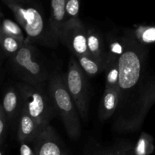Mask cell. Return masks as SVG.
I'll return each mask as SVG.
<instances>
[{"label":"cell","instance_id":"11","mask_svg":"<svg viewBox=\"0 0 155 155\" xmlns=\"http://www.w3.org/2000/svg\"><path fill=\"white\" fill-rule=\"evenodd\" d=\"M120 88L105 87L98 107V116L101 120L109 119L116 112L120 101Z\"/></svg>","mask_w":155,"mask_h":155},{"label":"cell","instance_id":"24","mask_svg":"<svg viewBox=\"0 0 155 155\" xmlns=\"http://www.w3.org/2000/svg\"><path fill=\"white\" fill-rule=\"evenodd\" d=\"M2 17H3V13L2 12V11L0 10V20H1V18H2Z\"/></svg>","mask_w":155,"mask_h":155},{"label":"cell","instance_id":"6","mask_svg":"<svg viewBox=\"0 0 155 155\" xmlns=\"http://www.w3.org/2000/svg\"><path fill=\"white\" fill-rule=\"evenodd\" d=\"M64 76L67 87L75 102L80 118L86 121L89 116L88 81L86 74L80 66L77 58H71Z\"/></svg>","mask_w":155,"mask_h":155},{"label":"cell","instance_id":"21","mask_svg":"<svg viewBox=\"0 0 155 155\" xmlns=\"http://www.w3.org/2000/svg\"><path fill=\"white\" fill-rule=\"evenodd\" d=\"M7 117H6L5 113L2 104H0V148L2 144L3 139L5 138V130H6V122H7Z\"/></svg>","mask_w":155,"mask_h":155},{"label":"cell","instance_id":"5","mask_svg":"<svg viewBox=\"0 0 155 155\" xmlns=\"http://www.w3.org/2000/svg\"><path fill=\"white\" fill-rule=\"evenodd\" d=\"M18 89L22 98L23 108L40 125L49 124L54 108L49 95L47 96L42 90V86L24 83L18 84Z\"/></svg>","mask_w":155,"mask_h":155},{"label":"cell","instance_id":"1","mask_svg":"<svg viewBox=\"0 0 155 155\" xmlns=\"http://www.w3.org/2000/svg\"><path fill=\"white\" fill-rule=\"evenodd\" d=\"M14 14L21 26L27 40L47 47H55L59 42L54 36L49 22H46L43 11L36 0H1Z\"/></svg>","mask_w":155,"mask_h":155},{"label":"cell","instance_id":"19","mask_svg":"<svg viewBox=\"0 0 155 155\" xmlns=\"http://www.w3.org/2000/svg\"><path fill=\"white\" fill-rule=\"evenodd\" d=\"M154 149V142L151 136L146 133H142L137 145L134 148V154L138 155L150 154Z\"/></svg>","mask_w":155,"mask_h":155},{"label":"cell","instance_id":"22","mask_svg":"<svg viewBox=\"0 0 155 155\" xmlns=\"http://www.w3.org/2000/svg\"><path fill=\"white\" fill-rule=\"evenodd\" d=\"M30 144L28 142H21V148H20V154L21 155H35L34 151L33 149V147L30 146Z\"/></svg>","mask_w":155,"mask_h":155},{"label":"cell","instance_id":"9","mask_svg":"<svg viewBox=\"0 0 155 155\" xmlns=\"http://www.w3.org/2000/svg\"><path fill=\"white\" fill-rule=\"evenodd\" d=\"M44 126V125H43ZM42 125H40L28 112L22 107L19 114L18 128V139L21 142L31 143L40 131Z\"/></svg>","mask_w":155,"mask_h":155},{"label":"cell","instance_id":"7","mask_svg":"<svg viewBox=\"0 0 155 155\" xmlns=\"http://www.w3.org/2000/svg\"><path fill=\"white\" fill-rule=\"evenodd\" d=\"M59 41L68 47L75 57L89 54L87 47V28L79 18L67 20L61 30Z\"/></svg>","mask_w":155,"mask_h":155},{"label":"cell","instance_id":"2","mask_svg":"<svg viewBox=\"0 0 155 155\" xmlns=\"http://www.w3.org/2000/svg\"><path fill=\"white\" fill-rule=\"evenodd\" d=\"M145 45L130 35L124 39V51L119 57V87L120 98L129 95L135 87L145 81Z\"/></svg>","mask_w":155,"mask_h":155},{"label":"cell","instance_id":"15","mask_svg":"<svg viewBox=\"0 0 155 155\" xmlns=\"http://www.w3.org/2000/svg\"><path fill=\"white\" fill-rule=\"evenodd\" d=\"M76 58L82 69L89 77H95L104 71V66L89 54H80Z\"/></svg>","mask_w":155,"mask_h":155},{"label":"cell","instance_id":"13","mask_svg":"<svg viewBox=\"0 0 155 155\" xmlns=\"http://www.w3.org/2000/svg\"><path fill=\"white\" fill-rule=\"evenodd\" d=\"M3 110L8 120H12L21 113L23 107L22 98L19 89L9 88L6 90L2 99Z\"/></svg>","mask_w":155,"mask_h":155},{"label":"cell","instance_id":"16","mask_svg":"<svg viewBox=\"0 0 155 155\" xmlns=\"http://www.w3.org/2000/svg\"><path fill=\"white\" fill-rule=\"evenodd\" d=\"M24 42L9 36L5 33L0 24V45L5 55L12 56L21 48Z\"/></svg>","mask_w":155,"mask_h":155},{"label":"cell","instance_id":"12","mask_svg":"<svg viewBox=\"0 0 155 155\" xmlns=\"http://www.w3.org/2000/svg\"><path fill=\"white\" fill-rule=\"evenodd\" d=\"M66 3L67 0H51V16L48 22L54 36L58 41L61 30L68 20Z\"/></svg>","mask_w":155,"mask_h":155},{"label":"cell","instance_id":"10","mask_svg":"<svg viewBox=\"0 0 155 155\" xmlns=\"http://www.w3.org/2000/svg\"><path fill=\"white\" fill-rule=\"evenodd\" d=\"M87 47L90 55L104 66L108 58V50L106 49L105 42L101 32L95 28H87Z\"/></svg>","mask_w":155,"mask_h":155},{"label":"cell","instance_id":"14","mask_svg":"<svg viewBox=\"0 0 155 155\" xmlns=\"http://www.w3.org/2000/svg\"><path fill=\"white\" fill-rule=\"evenodd\" d=\"M119 57L120 55L108 52V58L104 69L106 77L105 87L120 88Z\"/></svg>","mask_w":155,"mask_h":155},{"label":"cell","instance_id":"17","mask_svg":"<svg viewBox=\"0 0 155 155\" xmlns=\"http://www.w3.org/2000/svg\"><path fill=\"white\" fill-rule=\"evenodd\" d=\"M131 36L143 45L154 43L155 42V25L137 27L133 30Z\"/></svg>","mask_w":155,"mask_h":155},{"label":"cell","instance_id":"3","mask_svg":"<svg viewBox=\"0 0 155 155\" xmlns=\"http://www.w3.org/2000/svg\"><path fill=\"white\" fill-rule=\"evenodd\" d=\"M48 95L71 139L77 140L81 135L80 117L65 82V76L53 73L48 78Z\"/></svg>","mask_w":155,"mask_h":155},{"label":"cell","instance_id":"25","mask_svg":"<svg viewBox=\"0 0 155 155\" xmlns=\"http://www.w3.org/2000/svg\"><path fill=\"white\" fill-rule=\"evenodd\" d=\"M2 154H3V151H2V150L1 149V148H0V155Z\"/></svg>","mask_w":155,"mask_h":155},{"label":"cell","instance_id":"20","mask_svg":"<svg viewBox=\"0 0 155 155\" xmlns=\"http://www.w3.org/2000/svg\"><path fill=\"white\" fill-rule=\"evenodd\" d=\"M81 0H67L66 12L68 18H79Z\"/></svg>","mask_w":155,"mask_h":155},{"label":"cell","instance_id":"4","mask_svg":"<svg viewBox=\"0 0 155 155\" xmlns=\"http://www.w3.org/2000/svg\"><path fill=\"white\" fill-rule=\"evenodd\" d=\"M11 61L13 71L24 83L42 86L49 78L39 50L28 41H25L21 48L11 56Z\"/></svg>","mask_w":155,"mask_h":155},{"label":"cell","instance_id":"8","mask_svg":"<svg viewBox=\"0 0 155 155\" xmlns=\"http://www.w3.org/2000/svg\"><path fill=\"white\" fill-rule=\"evenodd\" d=\"M32 147L37 155H63L66 154L55 130L49 124L42 126L32 142Z\"/></svg>","mask_w":155,"mask_h":155},{"label":"cell","instance_id":"18","mask_svg":"<svg viewBox=\"0 0 155 155\" xmlns=\"http://www.w3.org/2000/svg\"><path fill=\"white\" fill-rule=\"evenodd\" d=\"M0 24H1V27L3 31L8 35L23 42L27 40L25 32L18 22H15L12 20L5 18L2 21H0Z\"/></svg>","mask_w":155,"mask_h":155},{"label":"cell","instance_id":"23","mask_svg":"<svg viewBox=\"0 0 155 155\" xmlns=\"http://www.w3.org/2000/svg\"><path fill=\"white\" fill-rule=\"evenodd\" d=\"M5 55V52H4V51H3L2 50V46H1V45H0V59L2 58V56L3 55Z\"/></svg>","mask_w":155,"mask_h":155}]
</instances>
